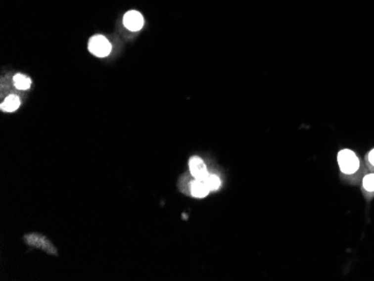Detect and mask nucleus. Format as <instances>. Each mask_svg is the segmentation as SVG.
<instances>
[{"mask_svg":"<svg viewBox=\"0 0 374 281\" xmlns=\"http://www.w3.org/2000/svg\"><path fill=\"white\" fill-rule=\"evenodd\" d=\"M337 163L343 175H352L361 168V161L358 155L351 149H342L338 151Z\"/></svg>","mask_w":374,"mask_h":281,"instance_id":"f257e3e1","label":"nucleus"},{"mask_svg":"<svg viewBox=\"0 0 374 281\" xmlns=\"http://www.w3.org/2000/svg\"><path fill=\"white\" fill-rule=\"evenodd\" d=\"M89 50L97 57H105L111 52V44L104 36L95 35L89 42Z\"/></svg>","mask_w":374,"mask_h":281,"instance_id":"f03ea898","label":"nucleus"},{"mask_svg":"<svg viewBox=\"0 0 374 281\" xmlns=\"http://www.w3.org/2000/svg\"><path fill=\"white\" fill-rule=\"evenodd\" d=\"M188 167L192 176L194 178H196V180L204 181L210 174L205 163H204V160L202 158H199L198 156L190 157V159L188 161Z\"/></svg>","mask_w":374,"mask_h":281,"instance_id":"7ed1b4c3","label":"nucleus"},{"mask_svg":"<svg viewBox=\"0 0 374 281\" xmlns=\"http://www.w3.org/2000/svg\"><path fill=\"white\" fill-rule=\"evenodd\" d=\"M123 25L133 32H138L143 26V17L137 10H130L123 16Z\"/></svg>","mask_w":374,"mask_h":281,"instance_id":"20e7f679","label":"nucleus"},{"mask_svg":"<svg viewBox=\"0 0 374 281\" xmlns=\"http://www.w3.org/2000/svg\"><path fill=\"white\" fill-rule=\"evenodd\" d=\"M189 190H190V195H192V196L195 197V198L206 197L211 191L209 187H207L205 181L196 180V178H195V180L192 181V183H190Z\"/></svg>","mask_w":374,"mask_h":281,"instance_id":"39448f33","label":"nucleus"},{"mask_svg":"<svg viewBox=\"0 0 374 281\" xmlns=\"http://www.w3.org/2000/svg\"><path fill=\"white\" fill-rule=\"evenodd\" d=\"M362 190L368 199L374 197V173L365 174L362 178Z\"/></svg>","mask_w":374,"mask_h":281,"instance_id":"423d86ee","label":"nucleus"},{"mask_svg":"<svg viewBox=\"0 0 374 281\" xmlns=\"http://www.w3.org/2000/svg\"><path fill=\"white\" fill-rule=\"evenodd\" d=\"M19 105H20L19 97L15 94H10L6 97L5 101L2 102L0 108H1L3 112H14L19 108Z\"/></svg>","mask_w":374,"mask_h":281,"instance_id":"0eeeda50","label":"nucleus"},{"mask_svg":"<svg viewBox=\"0 0 374 281\" xmlns=\"http://www.w3.org/2000/svg\"><path fill=\"white\" fill-rule=\"evenodd\" d=\"M32 80L24 74H16L14 76V85L19 90H28L31 88Z\"/></svg>","mask_w":374,"mask_h":281,"instance_id":"6e6552de","label":"nucleus"},{"mask_svg":"<svg viewBox=\"0 0 374 281\" xmlns=\"http://www.w3.org/2000/svg\"><path fill=\"white\" fill-rule=\"evenodd\" d=\"M365 169H367V168L361 166V168L358 170V172L352 174V175H343V174H342V180L345 181L346 183H348V184H353V185L358 184V183L364 177Z\"/></svg>","mask_w":374,"mask_h":281,"instance_id":"1a4fd4ad","label":"nucleus"},{"mask_svg":"<svg viewBox=\"0 0 374 281\" xmlns=\"http://www.w3.org/2000/svg\"><path fill=\"white\" fill-rule=\"evenodd\" d=\"M204 181H205L206 185L211 191L219 190L221 185H222V181H221V178L218 175H215V174H209V176H207Z\"/></svg>","mask_w":374,"mask_h":281,"instance_id":"9d476101","label":"nucleus"},{"mask_svg":"<svg viewBox=\"0 0 374 281\" xmlns=\"http://www.w3.org/2000/svg\"><path fill=\"white\" fill-rule=\"evenodd\" d=\"M365 166L370 172L374 173V149L369 151V154L365 156Z\"/></svg>","mask_w":374,"mask_h":281,"instance_id":"9b49d317","label":"nucleus"}]
</instances>
